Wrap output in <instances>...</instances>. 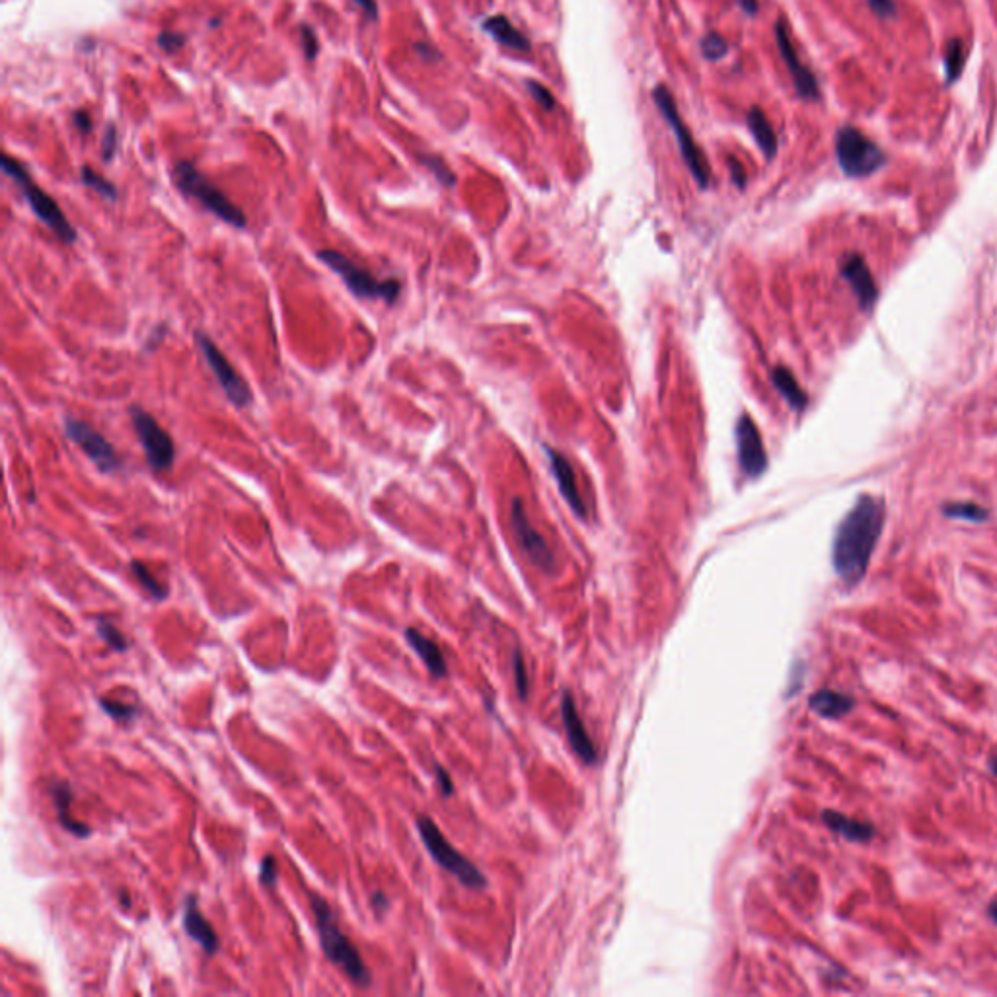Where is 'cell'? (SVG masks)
Segmentation results:
<instances>
[{"label": "cell", "instance_id": "obj_17", "mask_svg": "<svg viewBox=\"0 0 997 997\" xmlns=\"http://www.w3.org/2000/svg\"><path fill=\"white\" fill-rule=\"evenodd\" d=\"M561 717H563L565 730H567L569 745H571L575 754H577L584 763H596L598 752L594 748V742L591 740L589 733H586V729H584L581 717L577 713V707H575L571 694L563 695Z\"/></svg>", "mask_w": 997, "mask_h": 997}, {"label": "cell", "instance_id": "obj_34", "mask_svg": "<svg viewBox=\"0 0 997 997\" xmlns=\"http://www.w3.org/2000/svg\"><path fill=\"white\" fill-rule=\"evenodd\" d=\"M301 41H303V49H304L306 59H308V61H314V59H316V55H318V51H320V43H318L316 31H314L312 28H310V26L303 24V26H301Z\"/></svg>", "mask_w": 997, "mask_h": 997}, {"label": "cell", "instance_id": "obj_22", "mask_svg": "<svg viewBox=\"0 0 997 997\" xmlns=\"http://www.w3.org/2000/svg\"><path fill=\"white\" fill-rule=\"evenodd\" d=\"M483 30L490 33V36L497 41L501 43V46L508 47V49H515V51H530V39L524 36V33H520L513 24L511 20L503 14H497L487 18L483 21Z\"/></svg>", "mask_w": 997, "mask_h": 997}, {"label": "cell", "instance_id": "obj_43", "mask_svg": "<svg viewBox=\"0 0 997 997\" xmlns=\"http://www.w3.org/2000/svg\"><path fill=\"white\" fill-rule=\"evenodd\" d=\"M371 906L376 914L384 916L388 908H390V900H388V896L382 890H376L371 899Z\"/></svg>", "mask_w": 997, "mask_h": 997}, {"label": "cell", "instance_id": "obj_4", "mask_svg": "<svg viewBox=\"0 0 997 997\" xmlns=\"http://www.w3.org/2000/svg\"><path fill=\"white\" fill-rule=\"evenodd\" d=\"M172 177L177 190L201 203L209 213L218 217L223 223L234 228L248 226V217L243 215V210L232 203L215 183H210L192 162H177L172 170Z\"/></svg>", "mask_w": 997, "mask_h": 997}, {"label": "cell", "instance_id": "obj_13", "mask_svg": "<svg viewBox=\"0 0 997 997\" xmlns=\"http://www.w3.org/2000/svg\"><path fill=\"white\" fill-rule=\"evenodd\" d=\"M737 437V450H738V464L742 472L750 478H758L768 468V454L763 448V440L760 430L750 415H740L735 429Z\"/></svg>", "mask_w": 997, "mask_h": 997}, {"label": "cell", "instance_id": "obj_24", "mask_svg": "<svg viewBox=\"0 0 997 997\" xmlns=\"http://www.w3.org/2000/svg\"><path fill=\"white\" fill-rule=\"evenodd\" d=\"M746 121H748V129L752 132V137H754L756 145L763 152V157L771 160L775 157V152H778V135H775L770 119L763 115L760 107H752L748 112Z\"/></svg>", "mask_w": 997, "mask_h": 997}, {"label": "cell", "instance_id": "obj_6", "mask_svg": "<svg viewBox=\"0 0 997 997\" xmlns=\"http://www.w3.org/2000/svg\"><path fill=\"white\" fill-rule=\"evenodd\" d=\"M417 830L427 851L433 856V859L442 869L448 871L452 877H456L462 884H466L468 889H483L487 884L483 873L475 867L470 859L464 857L445 836H442L433 818L423 814L417 816Z\"/></svg>", "mask_w": 997, "mask_h": 997}, {"label": "cell", "instance_id": "obj_30", "mask_svg": "<svg viewBox=\"0 0 997 997\" xmlns=\"http://www.w3.org/2000/svg\"><path fill=\"white\" fill-rule=\"evenodd\" d=\"M943 513L950 518L970 520V523H985L990 513L984 507L974 503H949L943 507Z\"/></svg>", "mask_w": 997, "mask_h": 997}, {"label": "cell", "instance_id": "obj_21", "mask_svg": "<svg viewBox=\"0 0 997 997\" xmlns=\"http://www.w3.org/2000/svg\"><path fill=\"white\" fill-rule=\"evenodd\" d=\"M808 707L813 709L816 715H821L824 719H839L848 715L849 712H853V707H856V700H853L851 695L848 694H841V692H834V690H821L811 695V700H808Z\"/></svg>", "mask_w": 997, "mask_h": 997}, {"label": "cell", "instance_id": "obj_31", "mask_svg": "<svg viewBox=\"0 0 997 997\" xmlns=\"http://www.w3.org/2000/svg\"><path fill=\"white\" fill-rule=\"evenodd\" d=\"M98 703L109 717L114 719V721H119V723H131L139 717V707L137 705L114 702V700H107V697H99Z\"/></svg>", "mask_w": 997, "mask_h": 997}, {"label": "cell", "instance_id": "obj_10", "mask_svg": "<svg viewBox=\"0 0 997 997\" xmlns=\"http://www.w3.org/2000/svg\"><path fill=\"white\" fill-rule=\"evenodd\" d=\"M63 430L66 439L74 442V445L79 447L88 458H90V462L96 464V468L102 473H117L124 470V462H121L119 454L112 447V442L99 433V430H96L90 423H86V421L79 417L64 415Z\"/></svg>", "mask_w": 997, "mask_h": 997}, {"label": "cell", "instance_id": "obj_23", "mask_svg": "<svg viewBox=\"0 0 997 997\" xmlns=\"http://www.w3.org/2000/svg\"><path fill=\"white\" fill-rule=\"evenodd\" d=\"M822 821L832 832L844 836L849 841H869L874 836V828L869 822H859L856 818H849L836 811H824Z\"/></svg>", "mask_w": 997, "mask_h": 997}, {"label": "cell", "instance_id": "obj_19", "mask_svg": "<svg viewBox=\"0 0 997 997\" xmlns=\"http://www.w3.org/2000/svg\"><path fill=\"white\" fill-rule=\"evenodd\" d=\"M49 795H51V799H53L55 811H57V818H59L61 828H64L66 832L72 834V836H76V838H81V839L90 838V836H92V828L88 826V824H84V822H79V821H76V818H72L71 813H69L71 803H72V799H74V793H72V788L69 785V781H64V780L53 781V783L49 785Z\"/></svg>", "mask_w": 997, "mask_h": 997}, {"label": "cell", "instance_id": "obj_8", "mask_svg": "<svg viewBox=\"0 0 997 997\" xmlns=\"http://www.w3.org/2000/svg\"><path fill=\"white\" fill-rule=\"evenodd\" d=\"M836 157L839 168L849 177H867L886 164V154L856 127L836 132Z\"/></svg>", "mask_w": 997, "mask_h": 997}, {"label": "cell", "instance_id": "obj_26", "mask_svg": "<svg viewBox=\"0 0 997 997\" xmlns=\"http://www.w3.org/2000/svg\"><path fill=\"white\" fill-rule=\"evenodd\" d=\"M129 567H131V573L135 575V579L139 581V584L154 598V601H166V598H168L170 589L166 584H162L157 577H154V575L147 569L145 563H141L139 559H135V561H131Z\"/></svg>", "mask_w": 997, "mask_h": 997}, {"label": "cell", "instance_id": "obj_5", "mask_svg": "<svg viewBox=\"0 0 997 997\" xmlns=\"http://www.w3.org/2000/svg\"><path fill=\"white\" fill-rule=\"evenodd\" d=\"M316 258L324 265L337 273L339 279L347 285V289L353 296L361 298V301H384L386 304H394L397 296L402 294V283L397 279H376L367 269L359 268L357 263L343 256L337 250H320Z\"/></svg>", "mask_w": 997, "mask_h": 997}, {"label": "cell", "instance_id": "obj_48", "mask_svg": "<svg viewBox=\"0 0 997 997\" xmlns=\"http://www.w3.org/2000/svg\"><path fill=\"white\" fill-rule=\"evenodd\" d=\"M119 902H121V906H124V908H129V906H131V899H129L127 890H119Z\"/></svg>", "mask_w": 997, "mask_h": 997}, {"label": "cell", "instance_id": "obj_25", "mask_svg": "<svg viewBox=\"0 0 997 997\" xmlns=\"http://www.w3.org/2000/svg\"><path fill=\"white\" fill-rule=\"evenodd\" d=\"M771 382L773 386L778 388V392L785 397V402H788L795 412H803L808 404V397L805 394L803 388L799 386V382L795 380V376L791 374V371L778 367L771 371Z\"/></svg>", "mask_w": 997, "mask_h": 997}, {"label": "cell", "instance_id": "obj_32", "mask_svg": "<svg viewBox=\"0 0 997 997\" xmlns=\"http://www.w3.org/2000/svg\"><path fill=\"white\" fill-rule=\"evenodd\" d=\"M702 53L707 61H719L727 53V43L719 33H707L702 39Z\"/></svg>", "mask_w": 997, "mask_h": 997}, {"label": "cell", "instance_id": "obj_9", "mask_svg": "<svg viewBox=\"0 0 997 997\" xmlns=\"http://www.w3.org/2000/svg\"><path fill=\"white\" fill-rule=\"evenodd\" d=\"M132 429H135L137 439L141 442L142 450H145L147 464L154 473H164L172 470L175 460V447L172 437L166 433L160 423L154 419L147 409L139 405H132L129 409Z\"/></svg>", "mask_w": 997, "mask_h": 997}, {"label": "cell", "instance_id": "obj_44", "mask_svg": "<svg viewBox=\"0 0 997 997\" xmlns=\"http://www.w3.org/2000/svg\"><path fill=\"white\" fill-rule=\"evenodd\" d=\"M72 121H74L76 129H79V131L82 132V135H86V132H90V129H92V119H90V115H88L86 112H76V114L72 115Z\"/></svg>", "mask_w": 997, "mask_h": 997}, {"label": "cell", "instance_id": "obj_29", "mask_svg": "<svg viewBox=\"0 0 997 997\" xmlns=\"http://www.w3.org/2000/svg\"><path fill=\"white\" fill-rule=\"evenodd\" d=\"M81 182L94 190L98 195H102L104 199H109V201H115L117 199V187L106 180L104 175H99L98 172H94L90 166H82L81 170Z\"/></svg>", "mask_w": 997, "mask_h": 997}, {"label": "cell", "instance_id": "obj_39", "mask_svg": "<svg viewBox=\"0 0 997 997\" xmlns=\"http://www.w3.org/2000/svg\"><path fill=\"white\" fill-rule=\"evenodd\" d=\"M183 43H185V36H182V33H177V31H164L158 36V46L164 51L182 49Z\"/></svg>", "mask_w": 997, "mask_h": 997}, {"label": "cell", "instance_id": "obj_2", "mask_svg": "<svg viewBox=\"0 0 997 997\" xmlns=\"http://www.w3.org/2000/svg\"><path fill=\"white\" fill-rule=\"evenodd\" d=\"M308 899H310V910H312L314 916V925L318 932L320 945H322L326 959L345 974L354 985H359V988H369L372 982V974L367 968V965H364L359 949L354 947L349 941V937L341 932L334 908H331L324 896H320L318 892H308Z\"/></svg>", "mask_w": 997, "mask_h": 997}, {"label": "cell", "instance_id": "obj_16", "mask_svg": "<svg viewBox=\"0 0 997 997\" xmlns=\"http://www.w3.org/2000/svg\"><path fill=\"white\" fill-rule=\"evenodd\" d=\"M841 277L851 285V289L856 293L863 310H869L874 306V303H877L879 298L877 283H874L865 260H863L859 253H851V256L844 258V261H841Z\"/></svg>", "mask_w": 997, "mask_h": 997}, {"label": "cell", "instance_id": "obj_41", "mask_svg": "<svg viewBox=\"0 0 997 997\" xmlns=\"http://www.w3.org/2000/svg\"><path fill=\"white\" fill-rule=\"evenodd\" d=\"M727 164H729V170H730V177H733V182L737 183V187H740V190H742V187L746 185V172H745V168H742V164H740L737 158H733V157H730V158L727 160Z\"/></svg>", "mask_w": 997, "mask_h": 997}, {"label": "cell", "instance_id": "obj_12", "mask_svg": "<svg viewBox=\"0 0 997 997\" xmlns=\"http://www.w3.org/2000/svg\"><path fill=\"white\" fill-rule=\"evenodd\" d=\"M511 526L515 530V536L518 540L520 548L524 551V556L541 571L551 573L553 567H556V558H553L548 541L541 538V534L534 526H532L530 518L526 515V508L520 498H515L511 507Z\"/></svg>", "mask_w": 997, "mask_h": 997}, {"label": "cell", "instance_id": "obj_20", "mask_svg": "<svg viewBox=\"0 0 997 997\" xmlns=\"http://www.w3.org/2000/svg\"><path fill=\"white\" fill-rule=\"evenodd\" d=\"M404 635H405L407 645L417 652V657L421 660H423V664L427 667V670L430 672V676H435V678H445L447 672H448L447 670V660H445V657H442V651L435 643V641L425 637L415 627H407Z\"/></svg>", "mask_w": 997, "mask_h": 997}, {"label": "cell", "instance_id": "obj_38", "mask_svg": "<svg viewBox=\"0 0 997 997\" xmlns=\"http://www.w3.org/2000/svg\"><path fill=\"white\" fill-rule=\"evenodd\" d=\"M115 150H117V129L114 125H107L106 132H104V141H102V157L106 162L112 160L115 157Z\"/></svg>", "mask_w": 997, "mask_h": 997}, {"label": "cell", "instance_id": "obj_35", "mask_svg": "<svg viewBox=\"0 0 997 997\" xmlns=\"http://www.w3.org/2000/svg\"><path fill=\"white\" fill-rule=\"evenodd\" d=\"M260 882L265 889H273L277 884V863L271 856H265L260 863Z\"/></svg>", "mask_w": 997, "mask_h": 997}, {"label": "cell", "instance_id": "obj_36", "mask_svg": "<svg viewBox=\"0 0 997 997\" xmlns=\"http://www.w3.org/2000/svg\"><path fill=\"white\" fill-rule=\"evenodd\" d=\"M421 160H423V162L427 164V168L439 177V182H442L445 185H452V183H454V175H452V172L447 168V164L442 162L440 158H437V157H429V158L423 157Z\"/></svg>", "mask_w": 997, "mask_h": 997}, {"label": "cell", "instance_id": "obj_33", "mask_svg": "<svg viewBox=\"0 0 997 997\" xmlns=\"http://www.w3.org/2000/svg\"><path fill=\"white\" fill-rule=\"evenodd\" d=\"M526 88L530 90L532 98H534L536 102H538V106H540V107H544L546 112H550V109L556 107V98H553V94L548 90L546 86H541V84L536 82V81H528V82H526Z\"/></svg>", "mask_w": 997, "mask_h": 997}, {"label": "cell", "instance_id": "obj_15", "mask_svg": "<svg viewBox=\"0 0 997 997\" xmlns=\"http://www.w3.org/2000/svg\"><path fill=\"white\" fill-rule=\"evenodd\" d=\"M182 924H183V932L187 933V937L195 941V943L201 947L209 957L217 955V950L220 947V939L215 932V927L207 922V917L201 914V910H199L195 894L185 896Z\"/></svg>", "mask_w": 997, "mask_h": 997}, {"label": "cell", "instance_id": "obj_45", "mask_svg": "<svg viewBox=\"0 0 997 997\" xmlns=\"http://www.w3.org/2000/svg\"><path fill=\"white\" fill-rule=\"evenodd\" d=\"M353 3L357 4L371 20L379 18V4H376V0H353Z\"/></svg>", "mask_w": 997, "mask_h": 997}, {"label": "cell", "instance_id": "obj_11", "mask_svg": "<svg viewBox=\"0 0 997 997\" xmlns=\"http://www.w3.org/2000/svg\"><path fill=\"white\" fill-rule=\"evenodd\" d=\"M195 343L199 351H201L205 362L209 364L210 372L215 374L218 386L223 388L228 402L238 409L248 407L251 404L250 386L243 382V379L238 374V371L232 367L230 361L223 354V351H220L213 343V339H210L207 334H203V331H195Z\"/></svg>", "mask_w": 997, "mask_h": 997}, {"label": "cell", "instance_id": "obj_1", "mask_svg": "<svg viewBox=\"0 0 997 997\" xmlns=\"http://www.w3.org/2000/svg\"><path fill=\"white\" fill-rule=\"evenodd\" d=\"M884 516L882 498L863 493L839 523L832 546V565L848 586H856L865 577L874 546L882 534Z\"/></svg>", "mask_w": 997, "mask_h": 997}, {"label": "cell", "instance_id": "obj_46", "mask_svg": "<svg viewBox=\"0 0 997 997\" xmlns=\"http://www.w3.org/2000/svg\"><path fill=\"white\" fill-rule=\"evenodd\" d=\"M164 334H166V324H160L158 328H154V329H152V334H150V337H149L147 343H145L147 351H154V349H157L158 343L164 339Z\"/></svg>", "mask_w": 997, "mask_h": 997}, {"label": "cell", "instance_id": "obj_42", "mask_svg": "<svg viewBox=\"0 0 997 997\" xmlns=\"http://www.w3.org/2000/svg\"><path fill=\"white\" fill-rule=\"evenodd\" d=\"M435 773H437V781H439V788H440L442 795L450 797L452 791H454V785H452V780H450L448 771H447V770H442L440 766H435Z\"/></svg>", "mask_w": 997, "mask_h": 997}, {"label": "cell", "instance_id": "obj_28", "mask_svg": "<svg viewBox=\"0 0 997 997\" xmlns=\"http://www.w3.org/2000/svg\"><path fill=\"white\" fill-rule=\"evenodd\" d=\"M962 69H965V46H962L960 39H952L949 41L947 46V53H945V74H947V84L955 82Z\"/></svg>", "mask_w": 997, "mask_h": 997}, {"label": "cell", "instance_id": "obj_47", "mask_svg": "<svg viewBox=\"0 0 997 997\" xmlns=\"http://www.w3.org/2000/svg\"><path fill=\"white\" fill-rule=\"evenodd\" d=\"M738 6L745 10L748 16H756L760 13V3L758 0H737Z\"/></svg>", "mask_w": 997, "mask_h": 997}, {"label": "cell", "instance_id": "obj_3", "mask_svg": "<svg viewBox=\"0 0 997 997\" xmlns=\"http://www.w3.org/2000/svg\"><path fill=\"white\" fill-rule=\"evenodd\" d=\"M3 170L8 177H13V182L20 187L21 195L28 201L31 213L36 215L43 225H46L55 236H57L61 242L64 243H72L79 238V232L74 230V226L69 223V218L64 217V213L61 210V207L57 205L55 199L41 190V187L31 180L28 170L21 166L16 158L8 157L4 154L3 157Z\"/></svg>", "mask_w": 997, "mask_h": 997}, {"label": "cell", "instance_id": "obj_37", "mask_svg": "<svg viewBox=\"0 0 997 997\" xmlns=\"http://www.w3.org/2000/svg\"><path fill=\"white\" fill-rule=\"evenodd\" d=\"M515 676H516L518 694L524 700L526 694H528V672H526V667H524V659H523V655H520V652H515Z\"/></svg>", "mask_w": 997, "mask_h": 997}, {"label": "cell", "instance_id": "obj_7", "mask_svg": "<svg viewBox=\"0 0 997 997\" xmlns=\"http://www.w3.org/2000/svg\"><path fill=\"white\" fill-rule=\"evenodd\" d=\"M652 99H655L660 115L667 119V124L674 131L676 141H678V147H680V152H682V158H684L686 166H688V170L692 172L694 180L697 182V185L702 187V190H705V187L709 185V180H712V168H709V164L703 157L702 149L695 145V141L690 135L688 127H686V124L682 121L670 90L664 84H659L655 90H652Z\"/></svg>", "mask_w": 997, "mask_h": 997}, {"label": "cell", "instance_id": "obj_49", "mask_svg": "<svg viewBox=\"0 0 997 997\" xmlns=\"http://www.w3.org/2000/svg\"><path fill=\"white\" fill-rule=\"evenodd\" d=\"M988 914H990V917L993 919V922L997 924V902H992V904H990V908H988Z\"/></svg>", "mask_w": 997, "mask_h": 997}, {"label": "cell", "instance_id": "obj_50", "mask_svg": "<svg viewBox=\"0 0 997 997\" xmlns=\"http://www.w3.org/2000/svg\"><path fill=\"white\" fill-rule=\"evenodd\" d=\"M990 770H992V771H993V773L997 775V756L990 760Z\"/></svg>", "mask_w": 997, "mask_h": 997}, {"label": "cell", "instance_id": "obj_40", "mask_svg": "<svg viewBox=\"0 0 997 997\" xmlns=\"http://www.w3.org/2000/svg\"><path fill=\"white\" fill-rule=\"evenodd\" d=\"M867 3L879 18H892L896 14V4L892 0H867Z\"/></svg>", "mask_w": 997, "mask_h": 997}, {"label": "cell", "instance_id": "obj_27", "mask_svg": "<svg viewBox=\"0 0 997 997\" xmlns=\"http://www.w3.org/2000/svg\"><path fill=\"white\" fill-rule=\"evenodd\" d=\"M96 631L112 651L125 652L129 649V639L125 637L124 631H121L115 624L109 622L107 618H96Z\"/></svg>", "mask_w": 997, "mask_h": 997}, {"label": "cell", "instance_id": "obj_14", "mask_svg": "<svg viewBox=\"0 0 997 997\" xmlns=\"http://www.w3.org/2000/svg\"><path fill=\"white\" fill-rule=\"evenodd\" d=\"M775 41H778L780 53H781L785 66H788V71L791 74L793 84L797 88V94H799L803 99H818V98H821V88H818L816 76L813 74L811 69H806V66L801 63L799 55H797L793 43H791L788 26H785L783 20L775 21Z\"/></svg>", "mask_w": 997, "mask_h": 997}, {"label": "cell", "instance_id": "obj_18", "mask_svg": "<svg viewBox=\"0 0 997 997\" xmlns=\"http://www.w3.org/2000/svg\"><path fill=\"white\" fill-rule=\"evenodd\" d=\"M546 454L550 458L553 478H556V481L559 485V491H561L563 498L573 508L575 515L584 518L586 508H584V503L581 498V493L577 490V480H575V472H573V466L569 464V460L565 458L561 452L551 450V448H546Z\"/></svg>", "mask_w": 997, "mask_h": 997}]
</instances>
